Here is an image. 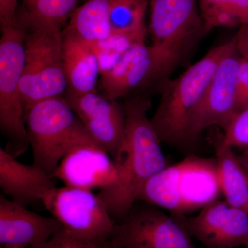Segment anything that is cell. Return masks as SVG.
Listing matches in <instances>:
<instances>
[{
  "mask_svg": "<svg viewBox=\"0 0 248 248\" xmlns=\"http://www.w3.org/2000/svg\"><path fill=\"white\" fill-rule=\"evenodd\" d=\"M125 99V138L114 159L118 180L97 194L116 223L138 202L147 182L168 166L161 140L148 117L151 108L148 94H132Z\"/></svg>",
  "mask_w": 248,
  "mask_h": 248,
  "instance_id": "6da1fadb",
  "label": "cell"
},
{
  "mask_svg": "<svg viewBox=\"0 0 248 248\" xmlns=\"http://www.w3.org/2000/svg\"><path fill=\"white\" fill-rule=\"evenodd\" d=\"M236 49L235 37L212 49L180 76L170 79L161 89V97L151 119L161 142L186 148V124L213 79L222 60Z\"/></svg>",
  "mask_w": 248,
  "mask_h": 248,
  "instance_id": "7a4b0ae2",
  "label": "cell"
},
{
  "mask_svg": "<svg viewBox=\"0 0 248 248\" xmlns=\"http://www.w3.org/2000/svg\"><path fill=\"white\" fill-rule=\"evenodd\" d=\"M221 193L216 159L192 155L151 178L138 201L169 210L174 216L203 208Z\"/></svg>",
  "mask_w": 248,
  "mask_h": 248,
  "instance_id": "3957f363",
  "label": "cell"
},
{
  "mask_svg": "<svg viewBox=\"0 0 248 248\" xmlns=\"http://www.w3.org/2000/svg\"><path fill=\"white\" fill-rule=\"evenodd\" d=\"M25 122L33 164L53 178L62 160L73 148L96 142L63 97L37 103L26 112Z\"/></svg>",
  "mask_w": 248,
  "mask_h": 248,
  "instance_id": "277c9868",
  "label": "cell"
},
{
  "mask_svg": "<svg viewBox=\"0 0 248 248\" xmlns=\"http://www.w3.org/2000/svg\"><path fill=\"white\" fill-rule=\"evenodd\" d=\"M16 21L24 32V65L21 94L27 112L37 103L63 97L67 89L63 60V32Z\"/></svg>",
  "mask_w": 248,
  "mask_h": 248,
  "instance_id": "5b68a950",
  "label": "cell"
},
{
  "mask_svg": "<svg viewBox=\"0 0 248 248\" xmlns=\"http://www.w3.org/2000/svg\"><path fill=\"white\" fill-rule=\"evenodd\" d=\"M0 40V129L9 140L6 152L14 157L29 146L25 110L21 94L24 65V32L16 20L1 29Z\"/></svg>",
  "mask_w": 248,
  "mask_h": 248,
  "instance_id": "8992f818",
  "label": "cell"
},
{
  "mask_svg": "<svg viewBox=\"0 0 248 248\" xmlns=\"http://www.w3.org/2000/svg\"><path fill=\"white\" fill-rule=\"evenodd\" d=\"M186 59L182 54L137 44L128 48L110 71L101 75L99 86L104 97L117 100L152 86L161 88Z\"/></svg>",
  "mask_w": 248,
  "mask_h": 248,
  "instance_id": "52a82bcc",
  "label": "cell"
},
{
  "mask_svg": "<svg viewBox=\"0 0 248 248\" xmlns=\"http://www.w3.org/2000/svg\"><path fill=\"white\" fill-rule=\"evenodd\" d=\"M146 202L134 203L116 223L110 236L113 248H198L180 220Z\"/></svg>",
  "mask_w": 248,
  "mask_h": 248,
  "instance_id": "ba28073f",
  "label": "cell"
},
{
  "mask_svg": "<svg viewBox=\"0 0 248 248\" xmlns=\"http://www.w3.org/2000/svg\"><path fill=\"white\" fill-rule=\"evenodd\" d=\"M42 203L71 234L89 240L110 239L116 222L92 190L55 187L46 194Z\"/></svg>",
  "mask_w": 248,
  "mask_h": 248,
  "instance_id": "9c48e42d",
  "label": "cell"
},
{
  "mask_svg": "<svg viewBox=\"0 0 248 248\" xmlns=\"http://www.w3.org/2000/svg\"><path fill=\"white\" fill-rule=\"evenodd\" d=\"M199 0H149L152 45L187 58L207 33Z\"/></svg>",
  "mask_w": 248,
  "mask_h": 248,
  "instance_id": "30bf717a",
  "label": "cell"
},
{
  "mask_svg": "<svg viewBox=\"0 0 248 248\" xmlns=\"http://www.w3.org/2000/svg\"><path fill=\"white\" fill-rule=\"evenodd\" d=\"M240 55L236 48L222 60L213 79L186 124V147L195 146L205 129L226 131L236 115V73Z\"/></svg>",
  "mask_w": 248,
  "mask_h": 248,
  "instance_id": "8fae6325",
  "label": "cell"
},
{
  "mask_svg": "<svg viewBox=\"0 0 248 248\" xmlns=\"http://www.w3.org/2000/svg\"><path fill=\"white\" fill-rule=\"evenodd\" d=\"M63 97L93 140L115 159L125 138L124 107L97 91L78 93L67 89Z\"/></svg>",
  "mask_w": 248,
  "mask_h": 248,
  "instance_id": "7c38bea8",
  "label": "cell"
},
{
  "mask_svg": "<svg viewBox=\"0 0 248 248\" xmlns=\"http://www.w3.org/2000/svg\"><path fill=\"white\" fill-rule=\"evenodd\" d=\"M177 217L206 248H234L244 246L248 240V213L226 201H214L196 216Z\"/></svg>",
  "mask_w": 248,
  "mask_h": 248,
  "instance_id": "4fadbf2b",
  "label": "cell"
},
{
  "mask_svg": "<svg viewBox=\"0 0 248 248\" xmlns=\"http://www.w3.org/2000/svg\"><path fill=\"white\" fill-rule=\"evenodd\" d=\"M53 178L66 186L100 191L115 185L118 171L111 155L93 141L70 151L59 164Z\"/></svg>",
  "mask_w": 248,
  "mask_h": 248,
  "instance_id": "5bb4252c",
  "label": "cell"
},
{
  "mask_svg": "<svg viewBox=\"0 0 248 248\" xmlns=\"http://www.w3.org/2000/svg\"><path fill=\"white\" fill-rule=\"evenodd\" d=\"M62 226L54 217L42 216L0 195V245L31 248L43 244Z\"/></svg>",
  "mask_w": 248,
  "mask_h": 248,
  "instance_id": "9a60e30c",
  "label": "cell"
},
{
  "mask_svg": "<svg viewBox=\"0 0 248 248\" xmlns=\"http://www.w3.org/2000/svg\"><path fill=\"white\" fill-rule=\"evenodd\" d=\"M50 177L35 164H22L0 148V187L5 196L23 206L41 202L55 187Z\"/></svg>",
  "mask_w": 248,
  "mask_h": 248,
  "instance_id": "2e32d148",
  "label": "cell"
},
{
  "mask_svg": "<svg viewBox=\"0 0 248 248\" xmlns=\"http://www.w3.org/2000/svg\"><path fill=\"white\" fill-rule=\"evenodd\" d=\"M63 60L68 90L78 93L97 91L100 65L93 45L63 31Z\"/></svg>",
  "mask_w": 248,
  "mask_h": 248,
  "instance_id": "e0dca14e",
  "label": "cell"
},
{
  "mask_svg": "<svg viewBox=\"0 0 248 248\" xmlns=\"http://www.w3.org/2000/svg\"><path fill=\"white\" fill-rule=\"evenodd\" d=\"M217 171L225 201L248 213V173L232 148L220 142L216 147Z\"/></svg>",
  "mask_w": 248,
  "mask_h": 248,
  "instance_id": "ac0fdd59",
  "label": "cell"
},
{
  "mask_svg": "<svg viewBox=\"0 0 248 248\" xmlns=\"http://www.w3.org/2000/svg\"><path fill=\"white\" fill-rule=\"evenodd\" d=\"M108 7L109 0H88L77 8L63 31L91 45L109 40Z\"/></svg>",
  "mask_w": 248,
  "mask_h": 248,
  "instance_id": "d6986e66",
  "label": "cell"
},
{
  "mask_svg": "<svg viewBox=\"0 0 248 248\" xmlns=\"http://www.w3.org/2000/svg\"><path fill=\"white\" fill-rule=\"evenodd\" d=\"M16 19L29 25L63 32L77 9L78 0H22Z\"/></svg>",
  "mask_w": 248,
  "mask_h": 248,
  "instance_id": "ffe728a7",
  "label": "cell"
},
{
  "mask_svg": "<svg viewBox=\"0 0 248 248\" xmlns=\"http://www.w3.org/2000/svg\"><path fill=\"white\" fill-rule=\"evenodd\" d=\"M148 6L149 0H109L108 19L112 35L146 42Z\"/></svg>",
  "mask_w": 248,
  "mask_h": 248,
  "instance_id": "44dd1931",
  "label": "cell"
},
{
  "mask_svg": "<svg viewBox=\"0 0 248 248\" xmlns=\"http://www.w3.org/2000/svg\"><path fill=\"white\" fill-rule=\"evenodd\" d=\"M27 248H113L110 239L89 240L77 236L62 227L48 241Z\"/></svg>",
  "mask_w": 248,
  "mask_h": 248,
  "instance_id": "7402d4cb",
  "label": "cell"
},
{
  "mask_svg": "<svg viewBox=\"0 0 248 248\" xmlns=\"http://www.w3.org/2000/svg\"><path fill=\"white\" fill-rule=\"evenodd\" d=\"M221 142L231 148H248V108L235 115Z\"/></svg>",
  "mask_w": 248,
  "mask_h": 248,
  "instance_id": "603a6c76",
  "label": "cell"
},
{
  "mask_svg": "<svg viewBox=\"0 0 248 248\" xmlns=\"http://www.w3.org/2000/svg\"><path fill=\"white\" fill-rule=\"evenodd\" d=\"M199 6L228 11L239 19L241 25L248 24V0H199Z\"/></svg>",
  "mask_w": 248,
  "mask_h": 248,
  "instance_id": "cb8c5ba5",
  "label": "cell"
},
{
  "mask_svg": "<svg viewBox=\"0 0 248 248\" xmlns=\"http://www.w3.org/2000/svg\"><path fill=\"white\" fill-rule=\"evenodd\" d=\"M18 11V0H0L1 29L14 25Z\"/></svg>",
  "mask_w": 248,
  "mask_h": 248,
  "instance_id": "d4e9b609",
  "label": "cell"
},
{
  "mask_svg": "<svg viewBox=\"0 0 248 248\" xmlns=\"http://www.w3.org/2000/svg\"><path fill=\"white\" fill-rule=\"evenodd\" d=\"M234 37L238 53L241 58L248 61V24L240 26L239 30Z\"/></svg>",
  "mask_w": 248,
  "mask_h": 248,
  "instance_id": "484cf974",
  "label": "cell"
},
{
  "mask_svg": "<svg viewBox=\"0 0 248 248\" xmlns=\"http://www.w3.org/2000/svg\"><path fill=\"white\" fill-rule=\"evenodd\" d=\"M248 85V61L240 56L236 73V94Z\"/></svg>",
  "mask_w": 248,
  "mask_h": 248,
  "instance_id": "4316f807",
  "label": "cell"
},
{
  "mask_svg": "<svg viewBox=\"0 0 248 248\" xmlns=\"http://www.w3.org/2000/svg\"><path fill=\"white\" fill-rule=\"evenodd\" d=\"M247 108H248V85L242 91H240L236 94V114Z\"/></svg>",
  "mask_w": 248,
  "mask_h": 248,
  "instance_id": "83f0119b",
  "label": "cell"
},
{
  "mask_svg": "<svg viewBox=\"0 0 248 248\" xmlns=\"http://www.w3.org/2000/svg\"><path fill=\"white\" fill-rule=\"evenodd\" d=\"M239 159L241 160L243 166H244L245 169H246V171H247L248 173V148H246L244 153L242 154V156H241V157H240Z\"/></svg>",
  "mask_w": 248,
  "mask_h": 248,
  "instance_id": "f1b7e54d",
  "label": "cell"
},
{
  "mask_svg": "<svg viewBox=\"0 0 248 248\" xmlns=\"http://www.w3.org/2000/svg\"><path fill=\"white\" fill-rule=\"evenodd\" d=\"M0 248H19V247H11V246H1Z\"/></svg>",
  "mask_w": 248,
  "mask_h": 248,
  "instance_id": "f546056e",
  "label": "cell"
},
{
  "mask_svg": "<svg viewBox=\"0 0 248 248\" xmlns=\"http://www.w3.org/2000/svg\"><path fill=\"white\" fill-rule=\"evenodd\" d=\"M244 248H248V240L247 241V242L246 243V244L244 245Z\"/></svg>",
  "mask_w": 248,
  "mask_h": 248,
  "instance_id": "4dcf8cb0",
  "label": "cell"
}]
</instances>
